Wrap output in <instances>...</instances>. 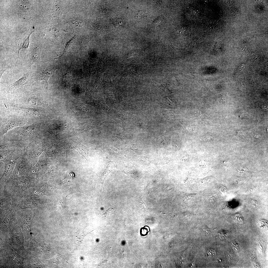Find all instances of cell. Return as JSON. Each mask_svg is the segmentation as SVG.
Returning <instances> with one entry per match:
<instances>
[{
    "mask_svg": "<svg viewBox=\"0 0 268 268\" xmlns=\"http://www.w3.org/2000/svg\"><path fill=\"white\" fill-rule=\"evenodd\" d=\"M25 122L26 120L23 118H15L9 117L7 122L3 124L1 128V135L17 126L23 125Z\"/></svg>",
    "mask_w": 268,
    "mask_h": 268,
    "instance_id": "5",
    "label": "cell"
},
{
    "mask_svg": "<svg viewBox=\"0 0 268 268\" xmlns=\"http://www.w3.org/2000/svg\"><path fill=\"white\" fill-rule=\"evenodd\" d=\"M11 196L3 189L0 188V211L3 212L11 209Z\"/></svg>",
    "mask_w": 268,
    "mask_h": 268,
    "instance_id": "6",
    "label": "cell"
},
{
    "mask_svg": "<svg viewBox=\"0 0 268 268\" xmlns=\"http://www.w3.org/2000/svg\"><path fill=\"white\" fill-rule=\"evenodd\" d=\"M60 29L57 26H53L47 29V31L51 34L55 35L59 34L60 33Z\"/></svg>",
    "mask_w": 268,
    "mask_h": 268,
    "instance_id": "16",
    "label": "cell"
},
{
    "mask_svg": "<svg viewBox=\"0 0 268 268\" xmlns=\"http://www.w3.org/2000/svg\"><path fill=\"white\" fill-rule=\"evenodd\" d=\"M19 3V6L20 8L24 10H29L30 5L29 1L20 0Z\"/></svg>",
    "mask_w": 268,
    "mask_h": 268,
    "instance_id": "15",
    "label": "cell"
},
{
    "mask_svg": "<svg viewBox=\"0 0 268 268\" xmlns=\"http://www.w3.org/2000/svg\"><path fill=\"white\" fill-rule=\"evenodd\" d=\"M42 200L31 197L12 199L11 209L15 211L25 209L39 208L42 206Z\"/></svg>",
    "mask_w": 268,
    "mask_h": 268,
    "instance_id": "3",
    "label": "cell"
},
{
    "mask_svg": "<svg viewBox=\"0 0 268 268\" xmlns=\"http://www.w3.org/2000/svg\"><path fill=\"white\" fill-rule=\"evenodd\" d=\"M29 77L28 73L25 74L19 79L9 85L7 90L8 93L13 92L17 88L26 84L29 81Z\"/></svg>",
    "mask_w": 268,
    "mask_h": 268,
    "instance_id": "9",
    "label": "cell"
},
{
    "mask_svg": "<svg viewBox=\"0 0 268 268\" xmlns=\"http://www.w3.org/2000/svg\"><path fill=\"white\" fill-rule=\"evenodd\" d=\"M75 36H74L67 43L62 54L59 57L56 58L55 59H56L61 57L65 55L71 50L73 42L75 38Z\"/></svg>",
    "mask_w": 268,
    "mask_h": 268,
    "instance_id": "13",
    "label": "cell"
},
{
    "mask_svg": "<svg viewBox=\"0 0 268 268\" xmlns=\"http://www.w3.org/2000/svg\"><path fill=\"white\" fill-rule=\"evenodd\" d=\"M38 182L36 179L28 175L11 177L0 186V188L8 193L12 199L19 198Z\"/></svg>",
    "mask_w": 268,
    "mask_h": 268,
    "instance_id": "1",
    "label": "cell"
},
{
    "mask_svg": "<svg viewBox=\"0 0 268 268\" xmlns=\"http://www.w3.org/2000/svg\"><path fill=\"white\" fill-rule=\"evenodd\" d=\"M32 166L25 155H23L17 160L12 177L28 175Z\"/></svg>",
    "mask_w": 268,
    "mask_h": 268,
    "instance_id": "4",
    "label": "cell"
},
{
    "mask_svg": "<svg viewBox=\"0 0 268 268\" xmlns=\"http://www.w3.org/2000/svg\"><path fill=\"white\" fill-rule=\"evenodd\" d=\"M34 31H31L28 34V35L26 36V37H25L23 39L18 49V54L20 50L21 49H27L28 48L30 43V36L32 33Z\"/></svg>",
    "mask_w": 268,
    "mask_h": 268,
    "instance_id": "11",
    "label": "cell"
},
{
    "mask_svg": "<svg viewBox=\"0 0 268 268\" xmlns=\"http://www.w3.org/2000/svg\"><path fill=\"white\" fill-rule=\"evenodd\" d=\"M193 128H192L189 127L187 129L189 131H190L191 132L193 131Z\"/></svg>",
    "mask_w": 268,
    "mask_h": 268,
    "instance_id": "22",
    "label": "cell"
},
{
    "mask_svg": "<svg viewBox=\"0 0 268 268\" xmlns=\"http://www.w3.org/2000/svg\"><path fill=\"white\" fill-rule=\"evenodd\" d=\"M265 220H262L260 223V224L261 227H266L268 226V223Z\"/></svg>",
    "mask_w": 268,
    "mask_h": 268,
    "instance_id": "19",
    "label": "cell"
},
{
    "mask_svg": "<svg viewBox=\"0 0 268 268\" xmlns=\"http://www.w3.org/2000/svg\"><path fill=\"white\" fill-rule=\"evenodd\" d=\"M210 139V138L208 137H205L203 138L202 139L204 141H207L208 140H209Z\"/></svg>",
    "mask_w": 268,
    "mask_h": 268,
    "instance_id": "21",
    "label": "cell"
},
{
    "mask_svg": "<svg viewBox=\"0 0 268 268\" xmlns=\"http://www.w3.org/2000/svg\"><path fill=\"white\" fill-rule=\"evenodd\" d=\"M216 251L212 249H209L207 252V256L209 258L214 257L216 256Z\"/></svg>",
    "mask_w": 268,
    "mask_h": 268,
    "instance_id": "17",
    "label": "cell"
},
{
    "mask_svg": "<svg viewBox=\"0 0 268 268\" xmlns=\"http://www.w3.org/2000/svg\"><path fill=\"white\" fill-rule=\"evenodd\" d=\"M72 141L73 143L71 145L72 148H75L77 150L79 154L83 156L86 159L88 155V148L78 141Z\"/></svg>",
    "mask_w": 268,
    "mask_h": 268,
    "instance_id": "10",
    "label": "cell"
},
{
    "mask_svg": "<svg viewBox=\"0 0 268 268\" xmlns=\"http://www.w3.org/2000/svg\"><path fill=\"white\" fill-rule=\"evenodd\" d=\"M163 17L162 16H161L159 17H158L155 21L154 23L156 24H159L160 22H161V21L163 20Z\"/></svg>",
    "mask_w": 268,
    "mask_h": 268,
    "instance_id": "18",
    "label": "cell"
},
{
    "mask_svg": "<svg viewBox=\"0 0 268 268\" xmlns=\"http://www.w3.org/2000/svg\"><path fill=\"white\" fill-rule=\"evenodd\" d=\"M232 244L233 245V247L236 250H237L238 249V243L235 241V240L233 241L232 242Z\"/></svg>",
    "mask_w": 268,
    "mask_h": 268,
    "instance_id": "20",
    "label": "cell"
},
{
    "mask_svg": "<svg viewBox=\"0 0 268 268\" xmlns=\"http://www.w3.org/2000/svg\"><path fill=\"white\" fill-rule=\"evenodd\" d=\"M41 51V47L37 44H34L32 47L29 58L30 67L40 61Z\"/></svg>",
    "mask_w": 268,
    "mask_h": 268,
    "instance_id": "7",
    "label": "cell"
},
{
    "mask_svg": "<svg viewBox=\"0 0 268 268\" xmlns=\"http://www.w3.org/2000/svg\"><path fill=\"white\" fill-rule=\"evenodd\" d=\"M61 11V7L59 4L53 5L52 10V15L53 17H58Z\"/></svg>",
    "mask_w": 268,
    "mask_h": 268,
    "instance_id": "14",
    "label": "cell"
},
{
    "mask_svg": "<svg viewBox=\"0 0 268 268\" xmlns=\"http://www.w3.org/2000/svg\"><path fill=\"white\" fill-rule=\"evenodd\" d=\"M148 14L141 10H139L135 13L134 16L137 20H143L146 19L148 17Z\"/></svg>",
    "mask_w": 268,
    "mask_h": 268,
    "instance_id": "12",
    "label": "cell"
},
{
    "mask_svg": "<svg viewBox=\"0 0 268 268\" xmlns=\"http://www.w3.org/2000/svg\"><path fill=\"white\" fill-rule=\"evenodd\" d=\"M38 209H25L16 211L18 222L26 234L31 235L32 221Z\"/></svg>",
    "mask_w": 268,
    "mask_h": 268,
    "instance_id": "2",
    "label": "cell"
},
{
    "mask_svg": "<svg viewBox=\"0 0 268 268\" xmlns=\"http://www.w3.org/2000/svg\"><path fill=\"white\" fill-rule=\"evenodd\" d=\"M57 69L56 67L52 66L38 71L36 75L35 80L38 81L44 80L47 83L48 79Z\"/></svg>",
    "mask_w": 268,
    "mask_h": 268,
    "instance_id": "8",
    "label": "cell"
}]
</instances>
